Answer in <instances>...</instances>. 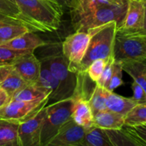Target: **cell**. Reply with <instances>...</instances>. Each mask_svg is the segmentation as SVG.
Masks as SVG:
<instances>
[{
	"instance_id": "6da1fadb",
	"label": "cell",
	"mask_w": 146,
	"mask_h": 146,
	"mask_svg": "<svg viewBox=\"0 0 146 146\" xmlns=\"http://www.w3.org/2000/svg\"><path fill=\"white\" fill-rule=\"evenodd\" d=\"M27 17L44 29L51 32L59 29L64 7L54 0H14Z\"/></svg>"
},
{
	"instance_id": "7a4b0ae2",
	"label": "cell",
	"mask_w": 146,
	"mask_h": 146,
	"mask_svg": "<svg viewBox=\"0 0 146 146\" xmlns=\"http://www.w3.org/2000/svg\"><path fill=\"white\" fill-rule=\"evenodd\" d=\"M118 25L115 21L101 25L91 36L86 52L77 69V73L86 72L89 64L94 60H106L113 54L114 39Z\"/></svg>"
},
{
	"instance_id": "3957f363",
	"label": "cell",
	"mask_w": 146,
	"mask_h": 146,
	"mask_svg": "<svg viewBox=\"0 0 146 146\" xmlns=\"http://www.w3.org/2000/svg\"><path fill=\"white\" fill-rule=\"evenodd\" d=\"M113 53L116 62L146 61V32L126 31L117 28Z\"/></svg>"
},
{
	"instance_id": "277c9868",
	"label": "cell",
	"mask_w": 146,
	"mask_h": 146,
	"mask_svg": "<svg viewBox=\"0 0 146 146\" xmlns=\"http://www.w3.org/2000/svg\"><path fill=\"white\" fill-rule=\"evenodd\" d=\"M74 99L67 98L46 105V112L43 121L40 138L41 146H48L61 125L72 115Z\"/></svg>"
},
{
	"instance_id": "5b68a950",
	"label": "cell",
	"mask_w": 146,
	"mask_h": 146,
	"mask_svg": "<svg viewBox=\"0 0 146 146\" xmlns=\"http://www.w3.org/2000/svg\"><path fill=\"white\" fill-rule=\"evenodd\" d=\"M41 61L46 64L58 81L59 101L72 98L77 84V73L68 70L62 52H53L44 57Z\"/></svg>"
},
{
	"instance_id": "8992f818",
	"label": "cell",
	"mask_w": 146,
	"mask_h": 146,
	"mask_svg": "<svg viewBox=\"0 0 146 146\" xmlns=\"http://www.w3.org/2000/svg\"><path fill=\"white\" fill-rule=\"evenodd\" d=\"M100 27L88 29L87 31H76L65 38L61 45V52L69 71L77 73V69L86 52L91 36Z\"/></svg>"
},
{
	"instance_id": "52a82bcc",
	"label": "cell",
	"mask_w": 146,
	"mask_h": 146,
	"mask_svg": "<svg viewBox=\"0 0 146 146\" xmlns=\"http://www.w3.org/2000/svg\"><path fill=\"white\" fill-rule=\"evenodd\" d=\"M128 1L123 4H107L97 8L93 13L81 19L73 26L75 31H87L88 29L99 27L111 21H115L118 27L125 15Z\"/></svg>"
},
{
	"instance_id": "ba28073f",
	"label": "cell",
	"mask_w": 146,
	"mask_h": 146,
	"mask_svg": "<svg viewBox=\"0 0 146 146\" xmlns=\"http://www.w3.org/2000/svg\"><path fill=\"white\" fill-rule=\"evenodd\" d=\"M48 100V97L31 101L11 100L0 108V118L24 122L38 113L41 108L47 105Z\"/></svg>"
},
{
	"instance_id": "9c48e42d",
	"label": "cell",
	"mask_w": 146,
	"mask_h": 146,
	"mask_svg": "<svg viewBox=\"0 0 146 146\" xmlns=\"http://www.w3.org/2000/svg\"><path fill=\"white\" fill-rule=\"evenodd\" d=\"M146 125H123L117 130H106L113 146H145Z\"/></svg>"
},
{
	"instance_id": "30bf717a",
	"label": "cell",
	"mask_w": 146,
	"mask_h": 146,
	"mask_svg": "<svg viewBox=\"0 0 146 146\" xmlns=\"http://www.w3.org/2000/svg\"><path fill=\"white\" fill-rule=\"evenodd\" d=\"M46 106L32 118L19 123L18 128L19 146H41L40 138Z\"/></svg>"
},
{
	"instance_id": "8fae6325",
	"label": "cell",
	"mask_w": 146,
	"mask_h": 146,
	"mask_svg": "<svg viewBox=\"0 0 146 146\" xmlns=\"http://www.w3.org/2000/svg\"><path fill=\"white\" fill-rule=\"evenodd\" d=\"M86 128L77 124L72 117L58 129L48 146H81Z\"/></svg>"
},
{
	"instance_id": "7c38bea8",
	"label": "cell",
	"mask_w": 146,
	"mask_h": 146,
	"mask_svg": "<svg viewBox=\"0 0 146 146\" xmlns=\"http://www.w3.org/2000/svg\"><path fill=\"white\" fill-rule=\"evenodd\" d=\"M146 1L128 0L125 15L118 29L126 31H145Z\"/></svg>"
},
{
	"instance_id": "4fadbf2b",
	"label": "cell",
	"mask_w": 146,
	"mask_h": 146,
	"mask_svg": "<svg viewBox=\"0 0 146 146\" xmlns=\"http://www.w3.org/2000/svg\"><path fill=\"white\" fill-rule=\"evenodd\" d=\"M13 68L28 84H35L39 78L41 61L34 52L23 55L11 63Z\"/></svg>"
},
{
	"instance_id": "5bb4252c",
	"label": "cell",
	"mask_w": 146,
	"mask_h": 146,
	"mask_svg": "<svg viewBox=\"0 0 146 146\" xmlns=\"http://www.w3.org/2000/svg\"><path fill=\"white\" fill-rule=\"evenodd\" d=\"M0 14L17 20L29 31L33 32H44V29L25 15L17 3L12 0H0Z\"/></svg>"
},
{
	"instance_id": "9a60e30c",
	"label": "cell",
	"mask_w": 146,
	"mask_h": 146,
	"mask_svg": "<svg viewBox=\"0 0 146 146\" xmlns=\"http://www.w3.org/2000/svg\"><path fill=\"white\" fill-rule=\"evenodd\" d=\"M46 43L35 32L27 31L11 41L0 46L15 51H28L34 52L36 48L46 45Z\"/></svg>"
},
{
	"instance_id": "2e32d148",
	"label": "cell",
	"mask_w": 146,
	"mask_h": 146,
	"mask_svg": "<svg viewBox=\"0 0 146 146\" xmlns=\"http://www.w3.org/2000/svg\"><path fill=\"white\" fill-rule=\"evenodd\" d=\"M128 0H84L74 8L70 9L71 23L74 26L81 19L94 12L97 8L107 4H123Z\"/></svg>"
},
{
	"instance_id": "e0dca14e",
	"label": "cell",
	"mask_w": 146,
	"mask_h": 146,
	"mask_svg": "<svg viewBox=\"0 0 146 146\" xmlns=\"http://www.w3.org/2000/svg\"><path fill=\"white\" fill-rule=\"evenodd\" d=\"M104 94L106 97V109L123 115H125L131 108H133L138 104H140L132 97L126 98L121 96L113 93V91H109L106 88L104 89Z\"/></svg>"
},
{
	"instance_id": "ac0fdd59",
	"label": "cell",
	"mask_w": 146,
	"mask_h": 146,
	"mask_svg": "<svg viewBox=\"0 0 146 146\" xmlns=\"http://www.w3.org/2000/svg\"><path fill=\"white\" fill-rule=\"evenodd\" d=\"M123 125L124 115L108 109L98 111L93 117V125L104 130H117Z\"/></svg>"
},
{
	"instance_id": "d6986e66",
	"label": "cell",
	"mask_w": 146,
	"mask_h": 146,
	"mask_svg": "<svg viewBox=\"0 0 146 146\" xmlns=\"http://www.w3.org/2000/svg\"><path fill=\"white\" fill-rule=\"evenodd\" d=\"M17 120L0 118V146H19Z\"/></svg>"
},
{
	"instance_id": "ffe728a7",
	"label": "cell",
	"mask_w": 146,
	"mask_h": 146,
	"mask_svg": "<svg viewBox=\"0 0 146 146\" xmlns=\"http://www.w3.org/2000/svg\"><path fill=\"white\" fill-rule=\"evenodd\" d=\"M36 83L51 92L48 96L47 105L60 101L59 92H58L59 86L58 81L54 76L51 74L49 69L47 68L46 64L42 61H41V71H40L39 78Z\"/></svg>"
},
{
	"instance_id": "44dd1931",
	"label": "cell",
	"mask_w": 146,
	"mask_h": 146,
	"mask_svg": "<svg viewBox=\"0 0 146 146\" xmlns=\"http://www.w3.org/2000/svg\"><path fill=\"white\" fill-rule=\"evenodd\" d=\"M74 106L71 117L78 125L86 128L93 125L92 111L88 100L84 98H74Z\"/></svg>"
},
{
	"instance_id": "7402d4cb",
	"label": "cell",
	"mask_w": 146,
	"mask_h": 146,
	"mask_svg": "<svg viewBox=\"0 0 146 146\" xmlns=\"http://www.w3.org/2000/svg\"><path fill=\"white\" fill-rule=\"evenodd\" d=\"M123 71L129 74L133 79L146 90V64L145 61L129 60L122 61Z\"/></svg>"
},
{
	"instance_id": "603a6c76",
	"label": "cell",
	"mask_w": 146,
	"mask_h": 146,
	"mask_svg": "<svg viewBox=\"0 0 146 146\" xmlns=\"http://www.w3.org/2000/svg\"><path fill=\"white\" fill-rule=\"evenodd\" d=\"M81 146H113L106 130L92 125L86 128Z\"/></svg>"
},
{
	"instance_id": "cb8c5ba5",
	"label": "cell",
	"mask_w": 146,
	"mask_h": 146,
	"mask_svg": "<svg viewBox=\"0 0 146 146\" xmlns=\"http://www.w3.org/2000/svg\"><path fill=\"white\" fill-rule=\"evenodd\" d=\"M51 92L40 86L39 84H31L24 87L17 93L11 100L16 101H31L35 100L44 99L49 96Z\"/></svg>"
},
{
	"instance_id": "d4e9b609",
	"label": "cell",
	"mask_w": 146,
	"mask_h": 146,
	"mask_svg": "<svg viewBox=\"0 0 146 146\" xmlns=\"http://www.w3.org/2000/svg\"><path fill=\"white\" fill-rule=\"evenodd\" d=\"M29 84L13 68L7 78L0 84V88L5 91L10 101L18 91L23 89Z\"/></svg>"
},
{
	"instance_id": "484cf974",
	"label": "cell",
	"mask_w": 146,
	"mask_h": 146,
	"mask_svg": "<svg viewBox=\"0 0 146 146\" xmlns=\"http://www.w3.org/2000/svg\"><path fill=\"white\" fill-rule=\"evenodd\" d=\"M124 125L129 126L146 125V103H140L124 115Z\"/></svg>"
},
{
	"instance_id": "4316f807",
	"label": "cell",
	"mask_w": 146,
	"mask_h": 146,
	"mask_svg": "<svg viewBox=\"0 0 146 146\" xmlns=\"http://www.w3.org/2000/svg\"><path fill=\"white\" fill-rule=\"evenodd\" d=\"M104 89L105 88L96 84L95 88L88 99V104L92 111L93 115H95L98 111L106 109Z\"/></svg>"
},
{
	"instance_id": "83f0119b",
	"label": "cell",
	"mask_w": 146,
	"mask_h": 146,
	"mask_svg": "<svg viewBox=\"0 0 146 146\" xmlns=\"http://www.w3.org/2000/svg\"><path fill=\"white\" fill-rule=\"evenodd\" d=\"M29 30L21 25H7L0 27V45L27 32Z\"/></svg>"
},
{
	"instance_id": "f1b7e54d",
	"label": "cell",
	"mask_w": 146,
	"mask_h": 146,
	"mask_svg": "<svg viewBox=\"0 0 146 146\" xmlns=\"http://www.w3.org/2000/svg\"><path fill=\"white\" fill-rule=\"evenodd\" d=\"M122 77L123 69L121 63L114 61L112 75H111L108 86L106 89L109 91H113L115 88L122 86L124 84L122 80Z\"/></svg>"
},
{
	"instance_id": "f546056e",
	"label": "cell",
	"mask_w": 146,
	"mask_h": 146,
	"mask_svg": "<svg viewBox=\"0 0 146 146\" xmlns=\"http://www.w3.org/2000/svg\"><path fill=\"white\" fill-rule=\"evenodd\" d=\"M114 61H115V60H114L113 53L106 59V63L104 71H103L99 79L96 82L97 85H98L99 86L102 87L104 88H107L110 79H111V75H112Z\"/></svg>"
},
{
	"instance_id": "4dcf8cb0",
	"label": "cell",
	"mask_w": 146,
	"mask_h": 146,
	"mask_svg": "<svg viewBox=\"0 0 146 146\" xmlns=\"http://www.w3.org/2000/svg\"><path fill=\"white\" fill-rule=\"evenodd\" d=\"M106 63V59L98 58V59L94 60L89 64L88 68L86 70V72L93 81L96 82L99 79L104 69Z\"/></svg>"
},
{
	"instance_id": "1f68e13d",
	"label": "cell",
	"mask_w": 146,
	"mask_h": 146,
	"mask_svg": "<svg viewBox=\"0 0 146 146\" xmlns=\"http://www.w3.org/2000/svg\"><path fill=\"white\" fill-rule=\"evenodd\" d=\"M31 53L28 51H15L0 46V64H11L19 57Z\"/></svg>"
},
{
	"instance_id": "d6a6232c",
	"label": "cell",
	"mask_w": 146,
	"mask_h": 146,
	"mask_svg": "<svg viewBox=\"0 0 146 146\" xmlns=\"http://www.w3.org/2000/svg\"><path fill=\"white\" fill-rule=\"evenodd\" d=\"M131 88L133 93L132 98L134 100L139 103H146L145 90H144L140 84L134 81L131 85Z\"/></svg>"
},
{
	"instance_id": "836d02e7",
	"label": "cell",
	"mask_w": 146,
	"mask_h": 146,
	"mask_svg": "<svg viewBox=\"0 0 146 146\" xmlns=\"http://www.w3.org/2000/svg\"><path fill=\"white\" fill-rule=\"evenodd\" d=\"M13 69L11 64H0V84L4 81Z\"/></svg>"
},
{
	"instance_id": "e575fe53",
	"label": "cell",
	"mask_w": 146,
	"mask_h": 146,
	"mask_svg": "<svg viewBox=\"0 0 146 146\" xmlns=\"http://www.w3.org/2000/svg\"><path fill=\"white\" fill-rule=\"evenodd\" d=\"M7 25H21L23 24L21 22H19L17 20L14 19L12 18L4 16L3 14H0V27H3V26H7Z\"/></svg>"
},
{
	"instance_id": "d590c367",
	"label": "cell",
	"mask_w": 146,
	"mask_h": 146,
	"mask_svg": "<svg viewBox=\"0 0 146 146\" xmlns=\"http://www.w3.org/2000/svg\"><path fill=\"white\" fill-rule=\"evenodd\" d=\"M9 101V97L7 93L5 92L4 89L0 88V108H2Z\"/></svg>"
},
{
	"instance_id": "8d00e7d4",
	"label": "cell",
	"mask_w": 146,
	"mask_h": 146,
	"mask_svg": "<svg viewBox=\"0 0 146 146\" xmlns=\"http://www.w3.org/2000/svg\"><path fill=\"white\" fill-rule=\"evenodd\" d=\"M54 1L59 4L60 5L62 6L63 7H68L69 8L70 5H71V0H54Z\"/></svg>"
},
{
	"instance_id": "74e56055",
	"label": "cell",
	"mask_w": 146,
	"mask_h": 146,
	"mask_svg": "<svg viewBox=\"0 0 146 146\" xmlns=\"http://www.w3.org/2000/svg\"><path fill=\"white\" fill-rule=\"evenodd\" d=\"M83 1H84V0H71V5H70L69 9H71L74 8V7H76L77 5H78L80 3L82 2Z\"/></svg>"
},
{
	"instance_id": "f35d334b",
	"label": "cell",
	"mask_w": 146,
	"mask_h": 146,
	"mask_svg": "<svg viewBox=\"0 0 146 146\" xmlns=\"http://www.w3.org/2000/svg\"><path fill=\"white\" fill-rule=\"evenodd\" d=\"M136 1H146V0H136Z\"/></svg>"
},
{
	"instance_id": "ab89813d",
	"label": "cell",
	"mask_w": 146,
	"mask_h": 146,
	"mask_svg": "<svg viewBox=\"0 0 146 146\" xmlns=\"http://www.w3.org/2000/svg\"><path fill=\"white\" fill-rule=\"evenodd\" d=\"M12 1H14V0H12Z\"/></svg>"
}]
</instances>
